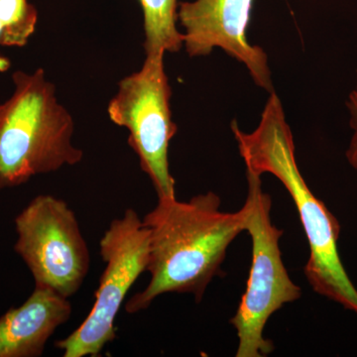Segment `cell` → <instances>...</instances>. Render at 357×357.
Wrapping results in <instances>:
<instances>
[{
	"label": "cell",
	"instance_id": "1",
	"mask_svg": "<svg viewBox=\"0 0 357 357\" xmlns=\"http://www.w3.org/2000/svg\"><path fill=\"white\" fill-rule=\"evenodd\" d=\"M220 203L213 192L188 202L158 199L142 220L149 230V283L126 303L128 314L146 310L168 293L192 294L201 302L213 279L222 275L230 244L245 231L243 206L229 213Z\"/></svg>",
	"mask_w": 357,
	"mask_h": 357
},
{
	"label": "cell",
	"instance_id": "2",
	"mask_svg": "<svg viewBox=\"0 0 357 357\" xmlns=\"http://www.w3.org/2000/svg\"><path fill=\"white\" fill-rule=\"evenodd\" d=\"M231 130L246 170L260 176L271 174L290 194L310 246L304 272L312 290L357 314V289L338 255L340 222L312 194L300 172L292 130L277 93H270L252 132H244L236 121Z\"/></svg>",
	"mask_w": 357,
	"mask_h": 357
},
{
	"label": "cell",
	"instance_id": "3",
	"mask_svg": "<svg viewBox=\"0 0 357 357\" xmlns=\"http://www.w3.org/2000/svg\"><path fill=\"white\" fill-rule=\"evenodd\" d=\"M15 91L0 105V190L25 184L83 159L73 144L72 115L59 103L44 70L14 73Z\"/></svg>",
	"mask_w": 357,
	"mask_h": 357
},
{
	"label": "cell",
	"instance_id": "4",
	"mask_svg": "<svg viewBox=\"0 0 357 357\" xmlns=\"http://www.w3.org/2000/svg\"><path fill=\"white\" fill-rule=\"evenodd\" d=\"M248 197L245 231L252 241V260L245 292L229 323L238 337L236 357H265L274 351L273 342L264 337L272 314L284 305L299 300L302 290L289 276L282 259L283 231L272 223V201L263 191L261 176L246 170Z\"/></svg>",
	"mask_w": 357,
	"mask_h": 357
},
{
	"label": "cell",
	"instance_id": "5",
	"mask_svg": "<svg viewBox=\"0 0 357 357\" xmlns=\"http://www.w3.org/2000/svg\"><path fill=\"white\" fill-rule=\"evenodd\" d=\"M164 55L165 52L146 54L142 68L122 79L107 107L112 121L128 129L129 145L137 154L141 169L151 180L158 199L176 198L169 146L177 126L171 112L172 91Z\"/></svg>",
	"mask_w": 357,
	"mask_h": 357
},
{
	"label": "cell",
	"instance_id": "6",
	"mask_svg": "<svg viewBox=\"0 0 357 357\" xmlns=\"http://www.w3.org/2000/svg\"><path fill=\"white\" fill-rule=\"evenodd\" d=\"M105 262L95 303L86 319L55 347L64 357L98 356L114 340L115 319L138 277L146 272L149 230L132 208L112 220L100 243Z\"/></svg>",
	"mask_w": 357,
	"mask_h": 357
},
{
	"label": "cell",
	"instance_id": "7",
	"mask_svg": "<svg viewBox=\"0 0 357 357\" xmlns=\"http://www.w3.org/2000/svg\"><path fill=\"white\" fill-rule=\"evenodd\" d=\"M14 250L29 268L35 286L74 296L88 276L91 256L76 215L63 199L35 197L15 218Z\"/></svg>",
	"mask_w": 357,
	"mask_h": 357
},
{
	"label": "cell",
	"instance_id": "8",
	"mask_svg": "<svg viewBox=\"0 0 357 357\" xmlns=\"http://www.w3.org/2000/svg\"><path fill=\"white\" fill-rule=\"evenodd\" d=\"M255 0H195L178 4V20L184 27V46L191 58L222 49L248 70L253 82L273 91L271 70L263 48L250 44L248 28Z\"/></svg>",
	"mask_w": 357,
	"mask_h": 357
},
{
	"label": "cell",
	"instance_id": "9",
	"mask_svg": "<svg viewBox=\"0 0 357 357\" xmlns=\"http://www.w3.org/2000/svg\"><path fill=\"white\" fill-rule=\"evenodd\" d=\"M72 316L68 298L35 286L21 306L0 317V357H39L58 328Z\"/></svg>",
	"mask_w": 357,
	"mask_h": 357
},
{
	"label": "cell",
	"instance_id": "10",
	"mask_svg": "<svg viewBox=\"0 0 357 357\" xmlns=\"http://www.w3.org/2000/svg\"><path fill=\"white\" fill-rule=\"evenodd\" d=\"M144 16L146 54L178 52L184 35L177 28L178 0H139Z\"/></svg>",
	"mask_w": 357,
	"mask_h": 357
},
{
	"label": "cell",
	"instance_id": "11",
	"mask_svg": "<svg viewBox=\"0 0 357 357\" xmlns=\"http://www.w3.org/2000/svg\"><path fill=\"white\" fill-rule=\"evenodd\" d=\"M38 14L27 0H0V45L23 47L34 33Z\"/></svg>",
	"mask_w": 357,
	"mask_h": 357
},
{
	"label": "cell",
	"instance_id": "12",
	"mask_svg": "<svg viewBox=\"0 0 357 357\" xmlns=\"http://www.w3.org/2000/svg\"><path fill=\"white\" fill-rule=\"evenodd\" d=\"M347 107L349 109V124L352 129L351 142L347 147L345 156L352 168L357 171V79L356 86L352 89L347 100Z\"/></svg>",
	"mask_w": 357,
	"mask_h": 357
},
{
	"label": "cell",
	"instance_id": "13",
	"mask_svg": "<svg viewBox=\"0 0 357 357\" xmlns=\"http://www.w3.org/2000/svg\"><path fill=\"white\" fill-rule=\"evenodd\" d=\"M2 27L0 24V36H1ZM10 68V61L4 56L0 55V72L3 73L9 70Z\"/></svg>",
	"mask_w": 357,
	"mask_h": 357
}]
</instances>
